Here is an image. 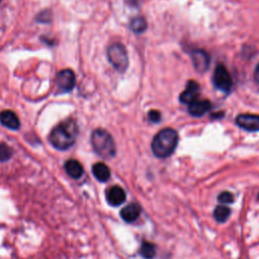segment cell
I'll return each mask as SVG.
<instances>
[{
    "label": "cell",
    "mask_w": 259,
    "mask_h": 259,
    "mask_svg": "<svg viewBox=\"0 0 259 259\" xmlns=\"http://www.w3.org/2000/svg\"><path fill=\"white\" fill-rule=\"evenodd\" d=\"M191 59L194 68L198 72H204L208 68L209 58L204 51L196 50L191 53Z\"/></svg>",
    "instance_id": "9c48e42d"
},
{
    "label": "cell",
    "mask_w": 259,
    "mask_h": 259,
    "mask_svg": "<svg viewBox=\"0 0 259 259\" xmlns=\"http://www.w3.org/2000/svg\"><path fill=\"white\" fill-rule=\"evenodd\" d=\"M12 155L11 149L5 145V144H0V161H6L8 160Z\"/></svg>",
    "instance_id": "ffe728a7"
},
{
    "label": "cell",
    "mask_w": 259,
    "mask_h": 259,
    "mask_svg": "<svg viewBox=\"0 0 259 259\" xmlns=\"http://www.w3.org/2000/svg\"><path fill=\"white\" fill-rule=\"evenodd\" d=\"M231 214V210L229 207L225 205H218L213 210V218L219 223H225Z\"/></svg>",
    "instance_id": "2e32d148"
},
{
    "label": "cell",
    "mask_w": 259,
    "mask_h": 259,
    "mask_svg": "<svg viewBox=\"0 0 259 259\" xmlns=\"http://www.w3.org/2000/svg\"><path fill=\"white\" fill-rule=\"evenodd\" d=\"M148 116L152 122H159L161 120V113L158 110H151Z\"/></svg>",
    "instance_id": "44dd1931"
},
{
    "label": "cell",
    "mask_w": 259,
    "mask_h": 259,
    "mask_svg": "<svg viewBox=\"0 0 259 259\" xmlns=\"http://www.w3.org/2000/svg\"><path fill=\"white\" fill-rule=\"evenodd\" d=\"M211 107V104L208 100H194L190 104H188V111L193 116H201L206 113Z\"/></svg>",
    "instance_id": "8fae6325"
},
{
    "label": "cell",
    "mask_w": 259,
    "mask_h": 259,
    "mask_svg": "<svg viewBox=\"0 0 259 259\" xmlns=\"http://www.w3.org/2000/svg\"><path fill=\"white\" fill-rule=\"evenodd\" d=\"M140 254L145 259H153L156 255V248L150 242H144L140 248Z\"/></svg>",
    "instance_id": "e0dca14e"
},
{
    "label": "cell",
    "mask_w": 259,
    "mask_h": 259,
    "mask_svg": "<svg viewBox=\"0 0 259 259\" xmlns=\"http://www.w3.org/2000/svg\"><path fill=\"white\" fill-rule=\"evenodd\" d=\"M77 124L73 118H67L54 127L50 135L52 145L59 150L69 149L77 138Z\"/></svg>",
    "instance_id": "6da1fadb"
},
{
    "label": "cell",
    "mask_w": 259,
    "mask_h": 259,
    "mask_svg": "<svg viewBox=\"0 0 259 259\" xmlns=\"http://www.w3.org/2000/svg\"><path fill=\"white\" fill-rule=\"evenodd\" d=\"M254 78H255V81L259 84V65L257 66L256 70H255V73H254Z\"/></svg>",
    "instance_id": "7402d4cb"
},
{
    "label": "cell",
    "mask_w": 259,
    "mask_h": 259,
    "mask_svg": "<svg viewBox=\"0 0 259 259\" xmlns=\"http://www.w3.org/2000/svg\"><path fill=\"white\" fill-rule=\"evenodd\" d=\"M92 173L95 178L101 182L108 180L110 176V170L104 163H96L92 167Z\"/></svg>",
    "instance_id": "9a60e30c"
},
{
    "label": "cell",
    "mask_w": 259,
    "mask_h": 259,
    "mask_svg": "<svg viewBox=\"0 0 259 259\" xmlns=\"http://www.w3.org/2000/svg\"><path fill=\"white\" fill-rule=\"evenodd\" d=\"M177 143L178 135L176 131L170 127L163 128L153 139V154L158 158H167L174 152Z\"/></svg>",
    "instance_id": "7a4b0ae2"
},
{
    "label": "cell",
    "mask_w": 259,
    "mask_h": 259,
    "mask_svg": "<svg viewBox=\"0 0 259 259\" xmlns=\"http://www.w3.org/2000/svg\"><path fill=\"white\" fill-rule=\"evenodd\" d=\"M0 1H1V0H0Z\"/></svg>",
    "instance_id": "cb8c5ba5"
},
{
    "label": "cell",
    "mask_w": 259,
    "mask_h": 259,
    "mask_svg": "<svg viewBox=\"0 0 259 259\" xmlns=\"http://www.w3.org/2000/svg\"><path fill=\"white\" fill-rule=\"evenodd\" d=\"M107 58L109 63L118 72H124L128 65L127 53L120 44H113L107 50Z\"/></svg>",
    "instance_id": "277c9868"
},
{
    "label": "cell",
    "mask_w": 259,
    "mask_h": 259,
    "mask_svg": "<svg viewBox=\"0 0 259 259\" xmlns=\"http://www.w3.org/2000/svg\"><path fill=\"white\" fill-rule=\"evenodd\" d=\"M91 144L94 152L104 159L115 155V145L111 135L102 128L95 130L91 135Z\"/></svg>",
    "instance_id": "3957f363"
},
{
    "label": "cell",
    "mask_w": 259,
    "mask_h": 259,
    "mask_svg": "<svg viewBox=\"0 0 259 259\" xmlns=\"http://www.w3.org/2000/svg\"><path fill=\"white\" fill-rule=\"evenodd\" d=\"M75 74L71 69H64L58 73L56 85L59 93H68L75 86Z\"/></svg>",
    "instance_id": "8992f818"
},
{
    "label": "cell",
    "mask_w": 259,
    "mask_h": 259,
    "mask_svg": "<svg viewBox=\"0 0 259 259\" xmlns=\"http://www.w3.org/2000/svg\"><path fill=\"white\" fill-rule=\"evenodd\" d=\"M212 81L214 86L224 92H229L233 84V80L230 73L223 65H218L215 67Z\"/></svg>",
    "instance_id": "5b68a950"
},
{
    "label": "cell",
    "mask_w": 259,
    "mask_h": 259,
    "mask_svg": "<svg viewBox=\"0 0 259 259\" xmlns=\"http://www.w3.org/2000/svg\"><path fill=\"white\" fill-rule=\"evenodd\" d=\"M65 170L69 176L78 179L83 174V167L77 160L71 159L65 163Z\"/></svg>",
    "instance_id": "5bb4252c"
},
{
    "label": "cell",
    "mask_w": 259,
    "mask_h": 259,
    "mask_svg": "<svg viewBox=\"0 0 259 259\" xmlns=\"http://www.w3.org/2000/svg\"><path fill=\"white\" fill-rule=\"evenodd\" d=\"M258 199H259V194H258Z\"/></svg>",
    "instance_id": "603a6c76"
},
{
    "label": "cell",
    "mask_w": 259,
    "mask_h": 259,
    "mask_svg": "<svg viewBox=\"0 0 259 259\" xmlns=\"http://www.w3.org/2000/svg\"><path fill=\"white\" fill-rule=\"evenodd\" d=\"M131 28L135 32H143L147 28V22L143 17H135L131 21Z\"/></svg>",
    "instance_id": "ac0fdd59"
},
{
    "label": "cell",
    "mask_w": 259,
    "mask_h": 259,
    "mask_svg": "<svg viewBox=\"0 0 259 259\" xmlns=\"http://www.w3.org/2000/svg\"><path fill=\"white\" fill-rule=\"evenodd\" d=\"M236 122L240 127L248 132L259 131V115L257 114H240L238 115Z\"/></svg>",
    "instance_id": "52a82bcc"
},
{
    "label": "cell",
    "mask_w": 259,
    "mask_h": 259,
    "mask_svg": "<svg viewBox=\"0 0 259 259\" xmlns=\"http://www.w3.org/2000/svg\"><path fill=\"white\" fill-rule=\"evenodd\" d=\"M234 195L229 192V191H223L221 192L219 195H218V200L221 202V203H224V204H227V203H233L234 202Z\"/></svg>",
    "instance_id": "d6986e66"
},
{
    "label": "cell",
    "mask_w": 259,
    "mask_h": 259,
    "mask_svg": "<svg viewBox=\"0 0 259 259\" xmlns=\"http://www.w3.org/2000/svg\"><path fill=\"white\" fill-rule=\"evenodd\" d=\"M106 199L113 206L120 205L125 200V192L119 186H112L106 191Z\"/></svg>",
    "instance_id": "30bf717a"
},
{
    "label": "cell",
    "mask_w": 259,
    "mask_h": 259,
    "mask_svg": "<svg viewBox=\"0 0 259 259\" xmlns=\"http://www.w3.org/2000/svg\"><path fill=\"white\" fill-rule=\"evenodd\" d=\"M199 85L198 83H196L195 81H188V83L186 84L185 90L182 91V93L179 96V99L182 103L185 104H190L191 102H193L194 100H196L199 96Z\"/></svg>",
    "instance_id": "ba28073f"
},
{
    "label": "cell",
    "mask_w": 259,
    "mask_h": 259,
    "mask_svg": "<svg viewBox=\"0 0 259 259\" xmlns=\"http://www.w3.org/2000/svg\"><path fill=\"white\" fill-rule=\"evenodd\" d=\"M141 213V206L137 203H131L123 207L120 211V217L123 221L127 223H132L136 221Z\"/></svg>",
    "instance_id": "4fadbf2b"
},
{
    "label": "cell",
    "mask_w": 259,
    "mask_h": 259,
    "mask_svg": "<svg viewBox=\"0 0 259 259\" xmlns=\"http://www.w3.org/2000/svg\"><path fill=\"white\" fill-rule=\"evenodd\" d=\"M0 122L11 130H17L20 126L17 115L11 110H3L0 112Z\"/></svg>",
    "instance_id": "7c38bea8"
}]
</instances>
